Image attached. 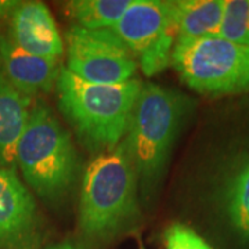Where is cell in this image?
Returning <instances> with one entry per match:
<instances>
[{"mask_svg":"<svg viewBox=\"0 0 249 249\" xmlns=\"http://www.w3.org/2000/svg\"><path fill=\"white\" fill-rule=\"evenodd\" d=\"M166 249H213L194 230L175 223L165 232Z\"/></svg>","mask_w":249,"mask_h":249,"instance_id":"e0dca14e","label":"cell"},{"mask_svg":"<svg viewBox=\"0 0 249 249\" xmlns=\"http://www.w3.org/2000/svg\"><path fill=\"white\" fill-rule=\"evenodd\" d=\"M142 83L97 85L80 79L65 67L55 82L58 107L88 148L104 152L127 134Z\"/></svg>","mask_w":249,"mask_h":249,"instance_id":"6da1fadb","label":"cell"},{"mask_svg":"<svg viewBox=\"0 0 249 249\" xmlns=\"http://www.w3.org/2000/svg\"><path fill=\"white\" fill-rule=\"evenodd\" d=\"M19 1H9V0H0V18H6L13 14V11L17 9Z\"/></svg>","mask_w":249,"mask_h":249,"instance_id":"ac0fdd59","label":"cell"},{"mask_svg":"<svg viewBox=\"0 0 249 249\" xmlns=\"http://www.w3.org/2000/svg\"><path fill=\"white\" fill-rule=\"evenodd\" d=\"M219 37L249 46V0H223Z\"/></svg>","mask_w":249,"mask_h":249,"instance_id":"9a60e30c","label":"cell"},{"mask_svg":"<svg viewBox=\"0 0 249 249\" xmlns=\"http://www.w3.org/2000/svg\"><path fill=\"white\" fill-rule=\"evenodd\" d=\"M170 65L198 93L226 96L249 91V46L219 36L180 39Z\"/></svg>","mask_w":249,"mask_h":249,"instance_id":"5b68a950","label":"cell"},{"mask_svg":"<svg viewBox=\"0 0 249 249\" xmlns=\"http://www.w3.org/2000/svg\"><path fill=\"white\" fill-rule=\"evenodd\" d=\"M0 70L13 86L32 98L39 93H47L53 89L61 68L58 61L27 53L7 34H1Z\"/></svg>","mask_w":249,"mask_h":249,"instance_id":"9c48e42d","label":"cell"},{"mask_svg":"<svg viewBox=\"0 0 249 249\" xmlns=\"http://www.w3.org/2000/svg\"><path fill=\"white\" fill-rule=\"evenodd\" d=\"M16 160L28 186L47 201L65 196L75 184L79 172L71 136L40 101L31 108Z\"/></svg>","mask_w":249,"mask_h":249,"instance_id":"277c9868","label":"cell"},{"mask_svg":"<svg viewBox=\"0 0 249 249\" xmlns=\"http://www.w3.org/2000/svg\"><path fill=\"white\" fill-rule=\"evenodd\" d=\"M169 18L180 39L217 36L223 16V0L166 1Z\"/></svg>","mask_w":249,"mask_h":249,"instance_id":"4fadbf2b","label":"cell"},{"mask_svg":"<svg viewBox=\"0 0 249 249\" xmlns=\"http://www.w3.org/2000/svg\"><path fill=\"white\" fill-rule=\"evenodd\" d=\"M32 98L13 86L0 70V168L16 170L17 147L27 127Z\"/></svg>","mask_w":249,"mask_h":249,"instance_id":"8fae6325","label":"cell"},{"mask_svg":"<svg viewBox=\"0 0 249 249\" xmlns=\"http://www.w3.org/2000/svg\"><path fill=\"white\" fill-rule=\"evenodd\" d=\"M169 24L166 1L133 0L122 17L109 29L133 55H142L160 37Z\"/></svg>","mask_w":249,"mask_h":249,"instance_id":"30bf717a","label":"cell"},{"mask_svg":"<svg viewBox=\"0 0 249 249\" xmlns=\"http://www.w3.org/2000/svg\"><path fill=\"white\" fill-rule=\"evenodd\" d=\"M133 0H73L65 4V14L75 25L86 29H109Z\"/></svg>","mask_w":249,"mask_h":249,"instance_id":"5bb4252c","label":"cell"},{"mask_svg":"<svg viewBox=\"0 0 249 249\" xmlns=\"http://www.w3.org/2000/svg\"><path fill=\"white\" fill-rule=\"evenodd\" d=\"M220 205L232 230L249 242V147L234 160L223 178Z\"/></svg>","mask_w":249,"mask_h":249,"instance_id":"7c38bea8","label":"cell"},{"mask_svg":"<svg viewBox=\"0 0 249 249\" xmlns=\"http://www.w3.org/2000/svg\"><path fill=\"white\" fill-rule=\"evenodd\" d=\"M139 213L137 175L124 142L100 152L82 181L79 227L91 238H108L129 227Z\"/></svg>","mask_w":249,"mask_h":249,"instance_id":"7a4b0ae2","label":"cell"},{"mask_svg":"<svg viewBox=\"0 0 249 249\" xmlns=\"http://www.w3.org/2000/svg\"><path fill=\"white\" fill-rule=\"evenodd\" d=\"M49 249H83L76 244H72V242H62V244H57L54 247H50Z\"/></svg>","mask_w":249,"mask_h":249,"instance_id":"d6986e66","label":"cell"},{"mask_svg":"<svg viewBox=\"0 0 249 249\" xmlns=\"http://www.w3.org/2000/svg\"><path fill=\"white\" fill-rule=\"evenodd\" d=\"M176 40H178L176 31L169 18V24L163 31V34L142 55H139L140 68L147 76L157 75L163 71L166 67H169Z\"/></svg>","mask_w":249,"mask_h":249,"instance_id":"2e32d148","label":"cell"},{"mask_svg":"<svg viewBox=\"0 0 249 249\" xmlns=\"http://www.w3.org/2000/svg\"><path fill=\"white\" fill-rule=\"evenodd\" d=\"M187 107V100L178 91L142 83L124 142L145 193L165 170Z\"/></svg>","mask_w":249,"mask_h":249,"instance_id":"3957f363","label":"cell"},{"mask_svg":"<svg viewBox=\"0 0 249 249\" xmlns=\"http://www.w3.org/2000/svg\"><path fill=\"white\" fill-rule=\"evenodd\" d=\"M37 230L34 196L16 170L0 168V249H28Z\"/></svg>","mask_w":249,"mask_h":249,"instance_id":"52a82bcc","label":"cell"},{"mask_svg":"<svg viewBox=\"0 0 249 249\" xmlns=\"http://www.w3.org/2000/svg\"><path fill=\"white\" fill-rule=\"evenodd\" d=\"M7 36L24 52L54 61L65 50L52 13L40 1L18 3L10 16Z\"/></svg>","mask_w":249,"mask_h":249,"instance_id":"ba28073f","label":"cell"},{"mask_svg":"<svg viewBox=\"0 0 249 249\" xmlns=\"http://www.w3.org/2000/svg\"><path fill=\"white\" fill-rule=\"evenodd\" d=\"M67 70L97 85H121L134 79L137 62L111 29L72 25L65 32Z\"/></svg>","mask_w":249,"mask_h":249,"instance_id":"8992f818","label":"cell"}]
</instances>
